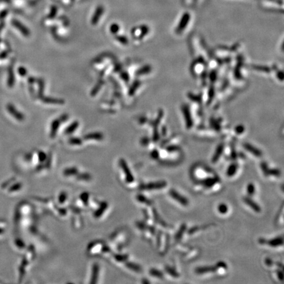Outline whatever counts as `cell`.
Listing matches in <instances>:
<instances>
[{
	"mask_svg": "<svg viewBox=\"0 0 284 284\" xmlns=\"http://www.w3.org/2000/svg\"><path fill=\"white\" fill-rule=\"evenodd\" d=\"M216 266H217V269L218 268L223 269V270H226L227 269V265L226 264V263L224 262H222V261H220V262H218Z\"/></svg>",
	"mask_w": 284,
	"mask_h": 284,
	"instance_id": "33",
	"label": "cell"
},
{
	"mask_svg": "<svg viewBox=\"0 0 284 284\" xmlns=\"http://www.w3.org/2000/svg\"><path fill=\"white\" fill-rule=\"evenodd\" d=\"M276 274H277V278H278L280 281H282H282L283 280V271L278 270L276 272Z\"/></svg>",
	"mask_w": 284,
	"mask_h": 284,
	"instance_id": "36",
	"label": "cell"
},
{
	"mask_svg": "<svg viewBox=\"0 0 284 284\" xmlns=\"http://www.w3.org/2000/svg\"><path fill=\"white\" fill-rule=\"evenodd\" d=\"M281 175V171L277 169H270L268 170L267 176H274V177H280Z\"/></svg>",
	"mask_w": 284,
	"mask_h": 284,
	"instance_id": "20",
	"label": "cell"
},
{
	"mask_svg": "<svg viewBox=\"0 0 284 284\" xmlns=\"http://www.w3.org/2000/svg\"><path fill=\"white\" fill-rule=\"evenodd\" d=\"M137 199H138V201H140L142 203H146V204H147V205H151V203H152L151 201H150L149 199L147 198L146 197H145L143 195H138L137 196Z\"/></svg>",
	"mask_w": 284,
	"mask_h": 284,
	"instance_id": "23",
	"label": "cell"
},
{
	"mask_svg": "<svg viewBox=\"0 0 284 284\" xmlns=\"http://www.w3.org/2000/svg\"><path fill=\"white\" fill-rule=\"evenodd\" d=\"M86 140H101L103 139V135L101 133H98V132H95V133H91L85 136Z\"/></svg>",
	"mask_w": 284,
	"mask_h": 284,
	"instance_id": "16",
	"label": "cell"
},
{
	"mask_svg": "<svg viewBox=\"0 0 284 284\" xmlns=\"http://www.w3.org/2000/svg\"><path fill=\"white\" fill-rule=\"evenodd\" d=\"M8 86L9 87H12L14 85L15 83V79H14V74H13V69L11 68V69L9 70V77H8Z\"/></svg>",
	"mask_w": 284,
	"mask_h": 284,
	"instance_id": "21",
	"label": "cell"
},
{
	"mask_svg": "<svg viewBox=\"0 0 284 284\" xmlns=\"http://www.w3.org/2000/svg\"><path fill=\"white\" fill-rule=\"evenodd\" d=\"M243 201L245 204L249 206L251 209H252L254 212L258 213L261 212L260 206L258 205L256 202L253 201L251 198L248 197H243Z\"/></svg>",
	"mask_w": 284,
	"mask_h": 284,
	"instance_id": "7",
	"label": "cell"
},
{
	"mask_svg": "<svg viewBox=\"0 0 284 284\" xmlns=\"http://www.w3.org/2000/svg\"><path fill=\"white\" fill-rule=\"evenodd\" d=\"M186 229H187L186 224H182L181 225V226H180V229L178 230V232L176 233V235H175V240L176 241H178L181 240V239L183 237V235L184 234V233H185Z\"/></svg>",
	"mask_w": 284,
	"mask_h": 284,
	"instance_id": "14",
	"label": "cell"
},
{
	"mask_svg": "<svg viewBox=\"0 0 284 284\" xmlns=\"http://www.w3.org/2000/svg\"><path fill=\"white\" fill-rule=\"evenodd\" d=\"M255 186L253 183H249L247 186V192L249 195H253L255 193Z\"/></svg>",
	"mask_w": 284,
	"mask_h": 284,
	"instance_id": "24",
	"label": "cell"
},
{
	"mask_svg": "<svg viewBox=\"0 0 284 284\" xmlns=\"http://www.w3.org/2000/svg\"><path fill=\"white\" fill-rule=\"evenodd\" d=\"M121 76H122V78L123 80H124L125 81H126L128 82V80H129V76L128 75V74L127 73H123V74H122L121 75Z\"/></svg>",
	"mask_w": 284,
	"mask_h": 284,
	"instance_id": "41",
	"label": "cell"
},
{
	"mask_svg": "<svg viewBox=\"0 0 284 284\" xmlns=\"http://www.w3.org/2000/svg\"><path fill=\"white\" fill-rule=\"evenodd\" d=\"M110 30L112 34H117L119 30V26L117 24H112L110 27Z\"/></svg>",
	"mask_w": 284,
	"mask_h": 284,
	"instance_id": "30",
	"label": "cell"
},
{
	"mask_svg": "<svg viewBox=\"0 0 284 284\" xmlns=\"http://www.w3.org/2000/svg\"><path fill=\"white\" fill-rule=\"evenodd\" d=\"M260 169L262 170L264 175L267 176V172L269 169V167L266 162H262L260 163Z\"/></svg>",
	"mask_w": 284,
	"mask_h": 284,
	"instance_id": "26",
	"label": "cell"
},
{
	"mask_svg": "<svg viewBox=\"0 0 284 284\" xmlns=\"http://www.w3.org/2000/svg\"><path fill=\"white\" fill-rule=\"evenodd\" d=\"M153 212L154 218H155V221L157 222V223H159V224L162 226L166 227V226H167L166 223L165 222H164V220H163L162 219H161V218L159 217V215L158 214V213L155 211V209H153Z\"/></svg>",
	"mask_w": 284,
	"mask_h": 284,
	"instance_id": "18",
	"label": "cell"
},
{
	"mask_svg": "<svg viewBox=\"0 0 284 284\" xmlns=\"http://www.w3.org/2000/svg\"><path fill=\"white\" fill-rule=\"evenodd\" d=\"M167 186V182L164 180H160V181L151 182L147 183L146 185H143L141 186V189L143 190H154V189H160L164 188Z\"/></svg>",
	"mask_w": 284,
	"mask_h": 284,
	"instance_id": "2",
	"label": "cell"
},
{
	"mask_svg": "<svg viewBox=\"0 0 284 284\" xmlns=\"http://www.w3.org/2000/svg\"><path fill=\"white\" fill-rule=\"evenodd\" d=\"M169 194L171 197L174 199L175 201L178 202L183 206H188L189 204V201L186 197L182 196L180 193L178 192L174 189H171L169 192Z\"/></svg>",
	"mask_w": 284,
	"mask_h": 284,
	"instance_id": "3",
	"label": "cell"
},
{
	"mask_svg": "<svg viewBox=\"0 0 284 284\" xmlns=\"http://www.w3.org/2000/svg\"><path fill=\"white\" fill-rule=\"evenodd\" d=\"M151 156L154 159H157L159 157V153L157 150H153L152 152L151 153Z\"/></svg>",
	"mask_w": 284,
	"mask_h": 284,
	"instance_id": "35",
	"label": "cell"
},
{
	"mask_svg": "<svg viewBox=\"0 0 284 284\" xmlns=\"http://www.w3.org/2000/svg\"><path fill=\"white\" fill-rule=\"evenodd\" d=\"M217 270V266H203L197 267L195 269V272L198 274H205L210 272H214Z\"/></svg>",
	"mask_w": 284,
	"mask_h": 284,
	"instance_id": "5",
	"label": "cell"
},
{
	"mask_svg": "<svg viewBox=\"0 0 284 284\" xmlns=\"http://www.w3.org/2000/svg\"><path fill=\"white\" fill-rule=\"evenodd\" d=\"M265 264L268 266H272L274 264V262L272 259H270V258H267V259H265Z\"/></svg>",
	"mask_w": 284,
	"mask_h": 284,
	"instance_id": "37",
	"label": "cell"
},
{
	"mask_svg": "<svg viewBox=\"0 0 284 284\" xmlns=\"http://www.w3.org/2000/svg\"><path fill=\"white\" fill-rule=\"evenodd\" d=\"M223 151H224V145L223 144L219 145L212 158V162L213 163H216L219 159H220V157L222 155Z\"/></svg>",
	"mask_w": 284,
	"mask_h": 284,
	"instance_id": "10",
	"label": "cell"
},
{
	"mask_svg": "<svg viewBox=\"0 0 284 284\" xmlns=\"http://www.w3.org/2000/svg\"><path fill=\"white\" fill-rule=\"evenodd\" d=\"M101 84H98V85L95 88H94V89H93V90L92 91V95H94V94H95V93L98 92V90L100 88H101Z\"/></svg>",
	"mask_w": 284,
	"mask_h": 284,
	"instance_id": "40",
	"label": "cell"
},
{
	"mask_svg": "<svg viewBox=\"0 0 284 284\" xmlns=\"http://www.w3.org/2000/svg\"><path fill=\"white\" fill-rule=\"evenodd\" d=\"M7 109L9 113H10L15 118L17 119V120L19 121H22L24 119V115L19 112L13 106V105L8 104L7 106Z\"/></svg>",
	"mask_w": 284,
	"mask_h": 284,
	"instance_id": "4",
	"label": "cell"
},
{
	"mask_svg": "<svg viewBox=\"0 0 284 284\" xmlns=\"http://www.w3.org/2000/svg\"><path fill=\"white\" fill-rule=\"evenodd\" d=\"M149 273H150L151 276H153L154 277H160V278L163 277V274L162 272H160V271L158 270L157 269H155V268L151 269L150 271H149Z\"/></svg>",
	"mask_w": 284,
	"mask_h": 284,
	"instance_id": "25",
	"label": "cell"
},
{
	"mask_svg": "<svg viewBox=\"0 0 284 284\" xmlns=\"http://www.w3.org/2000/svg\"><path fill=\"white\" fill-rule=\"evenodd\" d=\"M69 142H70V143L72 144V145H80L82 143L81 140H80V139H79V138H76L70 139Z\"/></svg>",
	"mask_w": 284,
	"mask_h": 284,
	"instance_id": "31",
	"label": "cell"
},
{
	"mask_svg": "<svg viewBox=\"0 0 284 284\" xmlns=\"http://www.w3.org/2000/svg\"><path fill=\"white\" fill-rule=\"evenodd\" d=\"M116 38H117V40L119 41V42L122 44L126 45V44H128V38L124 36H117Z\"/></svg>",
	"mask_w": 284,
	"mask_h": 284,
	"instance_id": "27",
	"label": "cell"
},
{
	"mask_svg": "<svg viewBox=\"0 0 284 284\" xmlns=\"http://www.w3.org/2000/svg\"><path fill=\"white\" fill-rule=\"evenodd\" d=\"M243 147L245 149L248 151V152H250L251 154H253V155L255 157H261L263 155L262 151H261L260 149H257L255 147H254L252 145H251L249 143H245L243 145Z\"/></svg>",
	"mask_w": 284,
	"mask_h": 284,
	"instance_id": "9",
	"label": "cell"
},
{
	"mask_svg": "<svg viewBox=\"0 0 284 284\" xmlns=\"http://www.w3.org/2000/svg\"><path fill=\"white\" fill-rule=\"evenodd\" d=\"M78 125H79V123L78 122L76 121V122H72V123L71 124L69 127H67L65 129V132H64V133H65L66 134H70L73 133V132H75L77 128H78Z\"/></svg>",
	"mask_w": 284,
	"mask_h": 284,
	"instance_id": "15",
	"label": "cell"
},
{
	"mask_svg": "<svg viewBox=\"0 0 284 284\" xmlns=\"http://www.w3.org/2000/svg\"><path fill=\"white\" fill-rule=\"evenodd\" d=\"M18 71L19 75L22 76H24L27 74V70L24 67H19Z\"/></svg>",
	"mask_w": 284,
	"mask_h": 284,
	"instance_id": "34",
	"label": "cell"
},
{
	"mask_svg": "<svg viewBox=\"0 0 284 284\" xmlns=\"http://www.w3.org/2000/svg\"><path fill=\"white\" fill-rule=\"evenodd\" d=\"M42 100L44 103H51V104H52V103H53V104H62V103H64L63 100L51 98H44Z\"/></svg>",
	"mask_w": 284,
	"mask_h": 284,
	"instance_id": "17",
	"label": "cell"
},
{
	"mask_svg": "<svg viewBox=\"0 0 284 284\" xmlns=\"http://www.w3.org/2000/svg\"><path fill=\"white\" fill-rule=\"evenodd\" d=\"M259 243L260 244H266L269 246L272 247H277L280 246H282L283 244V239L282 237H277L276 238L271 239V240H267L265 239L260 238L259 240Z\"/></svg>",
	"mask_w": 284,
	"mask_h": 284,
	"instance_id": "1",
	"label": "cell"
},
{
	"mask_svg": "<svg viewBox=\"0 0 284 284\" xmlns=\"http://www.w3.org/2000/svg\"><path fill=\"white\" fill-rule=\"evenodd\" d=\"M243 132V129L242 127H238L236 129V132L238 134H241Z\"/></svg>",
	"mask_w": 284,
	"mask_h": 284,
	"instance_id": "43",
	"label": "cell"
},
{
	"mask_svg": "<svg viewBox=\"0 0 284 284\" xmlns=\"http://www.w3.org/2000/svg\"><path fill=\"white\" fill-rule=\"evenodd\" d=\"M218 211L221 214H226L228 212V206L225 203H220L218 206Z\"/></svg>",
	"mask_w": 284,
	"mask_h": 284,
	"instance_id": "19",
	"label": "cell"
},
{
	"mask_svg": "<svg viewBox=\"0 0 284 284\" xmlns=\"http://www.w3.org/2000/svg\"><path fill=\"white\" fill-rule=\"evenodd\" d=\"M140 82H139L138 81H136V82H135L134 84H133V85L132 86V87L130 88V92H129V93H130V95H132L133 94V93H134L135 92V89H137L139 86H140Z\"/></svg>",
	"mask_w": 284,
	"mask_h": 284,
	"instance_id": "29",
	"label": "cell"
},
{
	"mask_svg": "<svg viewBox=\"0 0 284 284\" xmlns=\"http://www.w3.org/2000/svg\"><path fill=\"white\" fill-rule=\"evenodd\" d=\"M218 179L219 178L217 176L206 178V179H205L201 182V185H203V186L205 187V188H212V187L219 181Z\"/></svg>",
	"mask_w": 284,
	"mask_h": 284,
	"instance_id": "8",
	"label": "cell"
},
{
	"mask_svg": "<svg viewBox=\"0 0 284 284\" xmlns=\"http://www.w3.org/2000/svg\"><path fill=\"white\" fill-rule=\"evenodd\" d=\"M67 118H68L67 115H62L59 118V120L61 121V122H65L67 120Z\"/></svg>",
	"mask_w": 284,
	"mask_h": 284,
	"instance_id": "42",
	"label": "cell"
},
{
	"mask_svg": "<svg viewBox=\"0 0 284 284\" xmlns=\"http://www.w3.org/2000/svg\"><path fill=\"white\" fill-rule=\"evenodd\" d=\"M150 71V67L149 66H146L144 67L143 68H141V69L139 70L138 71V75H144L146 73H148Z\"/></svg>",
	"mask_w": 284,
	"mask_h": 284,
	"instance_id": "28",
	"label": "cell"
},
{
	"mask_svg": "<svg viewBox=\"0 0 284 284\" xmlns=\"http://www.w3.org/2000/svg\"><path fill=\"white\" fill-rule=\"evenodd\" d=\"M199 228L197 227V226H195V227H193L192 228H190L189 231H188V234H194L195 232L196 231H197V230H199Z\"/></svg>",
	"mask_w": 284,
	"mask_h": 284,
	"instance_id": "38",
	"label": "cell"
},
{
	"mask_svg": "<svg viewBox=\"0 0 284 284\" xmlns=\"http://www.w3.org/2000/svg\"><path fill=\"white\" fill-rule=\"evenodd\" d=\"M103 13V8L101 7V6L98 7L92 19V23L93 24H96L97 23H98L100 17H101Z\"/></svg>",
	"mask_w": 284,
	"mask_h": 284,
	"instance_id": "11",
	"label": "cell"
},
{
	"mask_svg": "<svg viewBox=\"0 0 284 284\" xmlns=\"http://www.w3.org/2000/svg\"><path fill=\"white\" fill-rule=\"evenodd\" d=\"M165 270H166V272L171 276H172L174 277H178L180 276L179 274L176 272V270L172 268H171L170 266H166Z\"/></svg>",
	"mask_w": 284,
	"mask_h": 284,
	"instance_id": "22",
	"label": "cell"
},
{
	"mask_svg": "<svg viewBox=\"0 0 284 284\" xmlns=\"http://www.w3.org/2000/svg\"><path fill=\"white\" fill-rule=\"evenodd\" d=\"M128 266H129V268H130V269L133 270H134V271H136V272H139V271L141 270L140 266H138V264H133V263H130V264L128 265Z\"/></svg>",
	"mask_w": 284,
	"mask_h": 284,
	"instance_id": "32",
	"label": "cell"
},
{
	"mask_svg": "<svg viewBox=\"0 0 284 284\" xmlns=\"http://www.w3.org/2000/svg\"><path fill=\"white\" fill-rule=\"evenodd\" d=\"M237 164L235 163H232L230 166L228 167V169L226 171V175L228 177H232L235 175L237 171Z\"/></svg>",
	"mask_w": 284,
	"mask_h": 284,
	"instance_id": "13",
	"label": "cell"
},
{
	"mask_svg": "<svg viewBox=\"0 0 284 284\" xmlns=\"http://www.w3.org/2000/svg\"><path fill=\"white\" fill-rule=\"evenodd\" d=\"M168 151H170V152H173V151H176L177 150L179 149V147H177L176 146H172L168 147Z\"/></svg>",
	"mask_w": 284,
	"mask_h": 284,
	"instance_id": "39",
	"label": "cell"
},
{
	"mask_svg": "<svg viewBox=\"0 0 284 284\" xmlns=\"http://www.w3.org/2000/svg\"><path fill=\"white\" fill-rule=\"evenodd\" d=\"M61 121L59 119H56L52 122L51 125V138H53L55 135L58 129L59 128V126L61 124Z\"/></svg>",
	"mask_w": 284,
	"mask_h": 284,
	"instance_id": "12",
	"label": "cell"
},
{
	"mask_svg": "<svg viewBox=\"0 0 284 284\" xmlns=\"http://www.w3.org/2000/svg\"><path fill=\"white\" fill-rule=\"evenodd\" d=\"M12 24L15 28H17L24 36H28L30 35V30L18 21L13 20L12 21Z\"/></svg>",
	"mask_w": 284,
	"mask_h": 284,
	"instance_id": "6",
	"label": "cell"
}]
</instances>
